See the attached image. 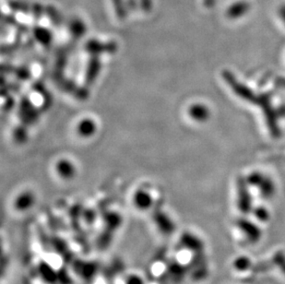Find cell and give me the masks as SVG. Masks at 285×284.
Masks as SVG:
<instances>
[{"mask_svg":"<svg viewBox=\"0 0 285 284\" xmlns=\"http://www.w3.org/2000/svg\"><path fill=\"white\" fill-rule=\"evenodd\" d=\"M33 202H34V199H33L32 195L23 194L17 200L15 206L18 211H24L32 207Z\"/></svg>","mask_w":285,"mask_h":284,"instance_id":"9c48e42d","label":"cell"},{"mask_svg":"<svg viewBox=\"0 0 285 284\" xmlns=\"http://www.w3.org/2000/svg\"><path fill=\"white\" fill-rule=\"evenodd\" d=\"M244 237L251 245H255L260 241L262 237V231L257 223L251 221L247 218H239L235 222Z\"/></svg>","mask_w":285,"mask_h":284,"instance_id":"6da1fadb","label":"cell"},{"mask_svg":"<svg viewBox=\"0 0 285 284\" xmlns=\"http://www.w3.org/2000/svg\"><path fill=\"white\" fill-rule=\"evenodd\" d=\"M285 9H283V18H284V20L285 21V8H284Z\"/></svg>","mask_w":285,"mask_h":284,"instance_id":"2e32d148","label":"cell"},{"mask_svg":"<svg viewBox=\"0 0 285 284\" xmlns=\"http://www.w3.org/2000/svg\"><path fill=\"white\" fill-rule=\"evenodd\" d=\"M154 220H156V223L158 228L164 234H171L175 231V223L172 221L171 219H169L166 214H161L159 215V218H154Z\"/></svg>","mask_w":285,"mask_h":284,"instance_id":"5b68a950","label":"cell"},{"mask_svg":"<svg viewBox=\"0 0 285 284\" xmlns=\"http://www.w3.org/2000/svg\"><path fill=\"white\" fill-rule=\"evenodd\" d=\"M191 263H192L191 273L195 279L202 280L207 277L209 273V267H208V259L204 252L200 254H195Z\"/></svg>","mask_w":285,"mask_h":284,"instance_id":"3957f363","label":"cell"},{"mask_svg":"<svg viewBox=\"0 0 285 284\" xmlns=\"http://www.w3.org/2000/svg\"><path fill=\"white\" fill-rule=\"evenodd\" d=\"M233 266L238 271H247L252 268L253 264L249 257L246 256H240L234 260Z\"/></svg>","mask_w":285,"mask_h":284,"instance_id":"ba28073f","label":"cell"},{"mask_svg":"<svg viewBox=\"0 0 285 284\" xmlns=\"http://www.w3.org/2000/svg\"><path fill=\"white\" fill-rule=\"evenodd\" d=\"M265 176L260 173H252L248 178V184H251L252 186L258 187V185L262 183Z\"/></svg>","mask_w":285,"mask_h":284,"instance_id":"4fadbf2b","label":"cell"},{"mask_svg":"<svg viewBox=\"0 0 285 284\" xmlns=\"http://www.w3.org/2000/svg\"><path fill=\"white\" fill-rule=\"evenodd\" d=\"M135 205L140 211H147L151 206V198L146 192L140 191L135 196Z\"/></svg>","mask_w":285,"mask_h":284,"instance_id":"8992f818","label":"cell"},{"mask_svg":"<svg viewBox=\"0 0 285 284\" xmlns=\"http://www.w3.org/2000/svg\"><path fill=\"white\" fill-rule=\"evenodd\" d=\"M126 284H144V283L138 276L131 275L127 279Z\"/></svg>","mask_w":285,"mask_h":284,"instance_id":"9a60e30c","label":"cell"},{"mask_svg":"<svg viewBox=\"0 0 285 284\" xmlns=\"http://www.w3.org/2000/svg\"><path fill=\"white\" fill-rule=\"evenodd\" d=\"M252 213L254 214V217L257 220L262 221V222L268 221L270 217L269 211H268L267 208H265L263 206H258L256 208H253Z\"/></svg>","mask_w":285,"mask_h":284,"instance_id":"30bf717a","label":"cell"},{"mask_svg":"<svg viewBox=\"0 0 285 284\" xmlns=\"http://www.w3.org/2000/svg\"><path fill=\"white\" fill-rule=\"evenodd\" d=\"M191 116L197 120H205L209 116V111L203 105H197L191 108Z\"/></svg>","mask_w":285,"mask_h":284,"instance_id":"8fae6325","label":"cell"},{"mask_svg":"<svg viewBox=\"0 0 285 284\" xmlns=\"http://www.w3.org/2000/svg\"><path fill=\"white\" fill-rule=\"evenodd\" d=\"M272 264L279 267L285 273V254L284 252H278L272 258Z\"/></svg>","mask_w":285,"mask_h":284,"instance_id":"7c38bea8","label":"cell"},{"mask_svg":"<svg viewBox=\"0 0 285 284\" xmlns=\"http://www.w3.org/2000/svg\"><path fill=\"white\" fill-rule=\"evenodd\" d=\"M237 207H238L239 211L245 214L252 212V210H253L252 197L248 189L247 184L245 182H242L238 184Z\"/></svg>","mask_w":285,"mask_h":284,"instance_id":"277c9868","label":"cell"},{"mask_svg":"<svg viewBox=\"0 0 285 284\" xmlns=\"http://www.w3.org/2000/svg\"><path fill=\"white\" fill-rule=\"evenodd\" d=\"M270 268V264L268 262H260L258 263L257 265H253L252 269L254 270V272H265L268 271Z\"/></svg>","mask_w":285,"mask_h":284,"instance_id":"5bb4252c","label":"cell"},{"mask_svg":"<svg viewBox=\"0 0 285 284\" xmlns=\"http://www.w3.org/2000/svg\"><path fill=\"white\" fill-rule=\"evenodd\" d=\"M181 246L183 248L189 250L195 254L203 253L205 250V245L202 239L200 238L198 235L194 234L192 233L186 232L184 233L181 236Z\"/></svg>","mask_w":285,"mask_h":284,"instance_id":"7a4b0ae2","label":"cell"},{"mask_svg":"<svg viewBox=\"0 0 285 284\" xmlns=\"http://www.w3.org/2000/svg\"><path fill=\"white\" fill-rule=\"evenodd\" d=\"M258 188L259 189V191H260L261 196L263 198H266V199L271 198L274 195V193H275V185H274V183L269 178H267V177L264 178V180L262 181V183L258 185Z\"/></svg>","mask_w":285,"mask_h":284,"instance_id":"52a82bcc","label":"cell"}]
</instances>
